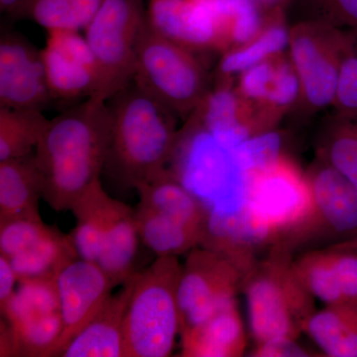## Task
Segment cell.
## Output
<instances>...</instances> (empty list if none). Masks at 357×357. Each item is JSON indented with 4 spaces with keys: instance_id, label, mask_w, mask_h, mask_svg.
<instances>
[{
    "instance_id": "1",
    "label": "cell",
    "mask_w": 357,
    "mask_h": 357,
    "mask_svg": "<svg viewBox=\"0 0 357 357\" xmlns=\"http://www.w3.org/2000/svg\"><path fill=\"white\" fill-rule=\"evenodd\" d=\"M112 132L107 102L89 98L49 121L35 149L43 199L56 211L72 210L103 171Z\"/></svg>"
},
{
    "instance_id": "2",
    "label": "cell",
    "mask_w": 357,
    "mask_h": 357,
    "mask_svg": "<svg viewBox=\"0 0 357 357\" xmlns=\"http://www.w3.org/2000/svg\"><path fill=\"white\" fill-rule=\"evenodd\" d=\"M107 105L112 132L103 171L123 188L140 189L166 171L175 154L177 115L133 81Z\"/></svg>"
},
{
    "instance_id": "3",
    "label": "cell",
    "mask_w": 357,
    "mask_h": 357,
    "mask_svg": "<svg viewBox=\"0 0 357 357\" xmlns=\"http://www.w3.org/2000/svg\"><path fill=\"white\" fill-rule=\"evenodd\" d=\"M182 265L176 256H158L134 275L124 319L126 357H167L180 335L178 286Z\"/></svg>"
},
{
    "instance_id": "4",
    "label": "cell",
    "mask_w": 357,
    "mask_h": 357,
    "mask_svg": "<svg viewBox=\"0 0 357 357\" xmlns=\"http://www.w3.org/2000/svg\"><path fill=\"white\" fill-rule=\"evenodd\" d=\"M145 22L136 46L133 82L174 114L189 117L211 91L201 60Z\"/></svg>"
},
{
    "instance_id": "5",
    "label": "cell",
    "mask_w": 357,
    "mask_h": 357,
    "mask_svg": "<svg viewBox=\"0 0 357 357\" xmlns=\"http://www.w3.org/2000/svg\"><path fill=\"white\" fill-rule=\"evenodd\" d=\"M146 21L143 0H102L84 30L100 75L93 98L107 102L133 81L136 46Z\"/></svg>"
},
{
    "instance_id": "6",
    "label": "cell",
    "mask_w": 357,
    "mask_h": 357,
    "mask_svg": "<svg viewBox=\"0 0 357 357\" xmlns=\"http://www.w3.org/2000/svg\"><path fill=\"white\" fill-rule=\"evenodd\" d=\"M347 29L307 20L290 28L288 55L299 79L296 109L304 115L333 107Z\"/></svg>"
},
{
    "instance_id": "7",
    "label": "cell",
    "mask_w": 357,
    "mask_h": 357,
    "mask_svg": "<svg viewBox=\"0 0 357 357\" xmlns=\"http://www.w3.org/2000/svg\"><path fill=\"white\" fill-rule=\"evenodd\" d=\"M311 298L292 266L267 265L249 277L246 287L249 324L257 344L278 337H297L311 316Z\"/></svg>"
},
{
    "instance_id": "8",
    "label": "cell",
    "mask_w": 357,
    "mask_h": 357,
    "mask_svg": "<svg viewBox=\"0 0 357 357\" xmlns=\"http://www.w3.org/2000/svg\"><path fill=\"white\" fill-rule=\"evenodd\" d=\"M198 198L208 217L243 210L248 204V174L241 168L234 151L218 142L206 129L192 135L185 150L183 180H178Z\"/></svg>"
},
{
    "instance_id": "9",
    "label": "cell",
    "mask_w": 357,
    "mask_h": 357,
    "mask_svg": "<svg viewBox=\"0 0 357 357\" xmlns=\"http://www.w3.org/2000/svg\"><path fill=\"white\" fill-rule=\"evenodd\" d=\"M245 269L230 256L195 249L182 267L178 286L180 335L236 301Z\"/></svg>"
},
{
    "instance_id": "10",
    "label": "cell",
    "mask_w": 357,
    "mask_h": 357,
    "mask_svg": "<svg viewBox=\"0 0 357 357\" xmlns=\"http://www.w3.org/2000/svg\"><path fill=\"white\" fill-rule=\"evenodd\" d=\"M248 204L272 237L299 227L314 215L309 180L285 156L249 175Z\"/></svg>"
},
{
    "instance_id": "11",
    "label": "cell",
    "mask_w": 357,
    "mask_h": 357,
    "mask_svg": "<svg viewBox=\"0 0 357 357\" xmlns=\"http://www.w3.org/2000/svg\"><path fill=\"white\" fill-rule=\"evenodd\" d=\"M234 86L252 110L261 132L276 128L300 100L299 79L285 52L244 70Z\"/></svg>"
},
{
    "instance_id": "12",
    "label": "cell",
    "mask_w": 357,
    "mask_h": 357,
    "mask_svg": "<svg viewBox=\"0 0 357 357\" xmlns=\"http://www.w3.org/2000/svg\"><path fill=\"white\" fill-rule=\"evenodd\" d=\"M63 333L52 356H59L77 333L95 318L116 287L96 262L77 257L56 276Z\"/></svg>"
},
{
    "instance_id": "13",
    "label": "cell",
    "mask_w": 357,
    "mask_h": 357,
    "mask_svg": "<svg viewBox=\"0 0 357 357\" xmlns=\"http://www.w3.org/2000/svg\"><path fill=\"white\" fill-rule=\"evenodd\" d=\"M53 100L41 50L20 33L2 32L0 107L43 112Z\"/></svg>"
},
{
    "instance_id": "14",
    "label": "cell",
    "mask_w": 357,
    "mask_h": 357,
    "mask_svg": "<svg viewBox=\"0 0 357 357\" xmlns=\"http://www.w3.org/2000/svg\"><path fill=\"white\" fill-rule=\"evenodd\" d=\"M41 54L54 100L73 102L96 95L98 68L84 35L77 31H49Z\"/></svg>"
},
{
    "instance_id": "15",
    "label": "cell",
    "mask_w": 357,
    "mask_h": 357,
    "mask_svg": "<svg viewBox=\"0 0 357 357\" xmlns=\"http://www.w3.org/2000/svg\"><path fill=\"white\" fill-rule=\"evenodd\" d=\"M314 213L331 234L345 241L357 238V185L321 159L307 176Z\"/></svg>"
},
{
    "instance_id": "16",
    "label": "cell",
    "mask_w": 357,
    "mask_h": 357,
    "mask_svg": "<svg viewBox=\"0 0 357 357\" xmlns=\"http://www.w3.org/2000/svg\"><path fill=\"white\" fill-rule=\"evenodd\" d=\"M134 275L112 295L105 306L82 332L67 344L59 356L126 357L124 319L132 294Z\"/></svg>"
},
{
    "instance_id": "17",
    "label": "cell",
    "mask_w": 357,
    "mask_h": 357,
    "mask_svg": "<svg viewBox=\"0 0 357 357\" xmlns=\"http://www.w3.org/2000/svg\"><path fill=\"white\" fill-rule=\"evenodd\" d=\"M150 24L168 38L197 52H218L210 15L201 0H149Z\"/></svg>"
},
{
    "instance_id": "18",
    "label": "cell",
    "mask_w": 357,
    "mask_h": 357,
    "mask_svg": "<svg viewBox=\"0 0 357 357\" xmlns=\"http://www.w3.org/2000/svg\"><path fill=\"white\" fill-rule=\"evenodd\" d=\"M43 198L34 152L0 161V223L15 220H42L39 201Z\"/></svg>"
},
{
    "instance_id": "19",
    "label": "cell",
    "mask_w": 357,
    "mask_h": 357,
    "mask_svg": "<svg viewBox=\"0 0 357 357\" xmlns=\"http://www.w3.org/2000/svg\"><path fill=\"white\" fill-rule=\"evenodd\" d=\"M185 357L243 356L246 340L236 302L222 307L199 325L181 333Z\"/></svg>"
},
{
    "instance_id": "20",
    "label": "cell",
    "mask_w": 357,
    "mask_h": 357,
    "mask_svg": "<svg viewBox=\"0 0 357 357\" xmlns=\"http://www.w3.org/2000/svg\"><path fill=\"white\" fill-rule=\"evenodd\" d=\"M137 191L140 196L139 206L199 232L204 238L208 211L170 170L167 169Z\"/></svg>"
},
{
    "instance_id": "21",
    "label": "cell",
    "mask_w": 357,
    "mask_h": 357,
    "mask_svg": "<svg viewBox=\"0 0 357 357\" xmlns=\"http://www.w3.org/2000/svg\"><path fill=\"white\" fill-rule=\"evenodd\" d=\"M139 238L135 210L115 199L96 261L115 286L122 285L135 273L133 264Z\"/></svg>"
},
{
    "instance_id": "22",
    "label": "cell",
    "mask_w": 357,
    "mask_h": 357,
    "mask_svg": "<svg viewBox=\"0 0 357 357\" xmlns=\"http://www.w3.org/2000/svg\"><path fill=\"white\" fill-rule=\"evenodd\" d=\"M290 28L285 11L270 14L261 31L248 42L222 54L218 81H234L241 73L288 50Z\"/></svg>"
},
{
    "instance_id": "23",
    "label": "cell",
    "mask_w": 357,
    "mask_h": 357,
    "mask_svg": "<svg viewBox=\"0 0 357 357\" xmlns=\"http://www.w3.org/2000/svg\"><path fill=\"white\" fill-rule=\"evenodd\" d=\"M210 15L220 53L241 46L255 37L267 16L253 0H201Z\"/></svg>"
},
{
    "instance_id": "24",
    "label": "cell",
    "mask_w": 357,
    "mask_h": 357,
    "mask_svg": "<svg viewBox=\"0 0 357 357\" xmlns=\"http://www.w3.org/2000/svg\"><path fill=\"white\" fill-rule=\"evenodd\" d=\"M115 199L103 190L100 178L73 206L77 225L70 236L79 257L98 261Z\"/></svg>"
},
{
    "instance_id": "25",
    "label": "cell",
    "mask_w": 357,
    "mask_h": 357,
    "mask_svg": "<svg viewBox=\"0 0 357 357\" xmlns=\"http://www.w3.org/2000/svg\"><path fill=\"white\" fill-rule=\"evenodd\" d=\"M79 257L70 234L56 227L30 243L13 257V265L18 282L30 279L55 278L58 272L75 258Z\"/></svg>"
},
{
    "instance_id": "26",
    "label": "cell",
    "mask_w": 357,
    "mask_h": 357,
    "mask_svg": "<svg viewBox=\"0 0 357 357\" xmlns=\"http://www.w3.org/2000/svg\"><path fill=\"white\" fill-rule=\"evenodd\" d=\"M304 330L326 356L357 357V305L328 306L312 314Z\"/></svg>"
},
{
    "instance_id": "27",
    "label": "cell",
    "mask_w": 357,
    "mask_h": 357,
    "mask_svg": "<svg viewBox=\"0 0 357 357\" xmlns=\"http://www.w3.org/2000/svg\"><path fill=\"white\" fill-rule=\"evenodd\" d=\"M102 0H24L9 14L11 20H30L49 31H82Z\"/></svg>"
},
{
    "instance_id": "28",
    "label": "cell",
    "mask_w": 357,
    "mask_h": 357,
    "mask_svg": "<svg viewBox=\"0 0 357 357\" xmlns=\"http://www.w3.org/2000/svg\"><path fill=\"white\" fill-rule=\"evenodd\" d=\"M49 121L42 110L0 107V161L33 153Z\"/></svg>"
},
{
    "instance_id": "29",
    "label": "cell",
    "mask_w": 357,
    "mask_h": 357,
    "mask_svg": "<svg viewBox=\"0 0 357 357\" xmlns=\"http://www.w3.org/2000/svg\"><path fill=\"white\" fill-rule=\"evenodd\" d=\"M138 231L143 243L157 256H177L190 250L204 237L156 211L141 206L135 210Z\"/></svg>"
},
{
    "instance_id": "30",
    "label": "cell",
    "mask_w": 357,
    "mask_h": 357,
    "mask_svg": "<svg viewBox=\"0 0 357 357\" xmlns=\"http://www.w3.org/2000/svg\"><path fill=\"white\" fill-rule=\"evenodd\" d=\"M292 267L303 287L312 298L321 301L326 306L347 304L338 281L333 250L307 255Z\"/></svg>"
},
{
    "instance_id": "31",
    "label": "cell",
    "mask_w": 357,
    "mask_h": 357,
    "mask_svg": "<svg viewBox=\"0 0 357 357\" xmlns=\"http://www.w3.org/2000/svg\"><path fill=\"white\" fill-rule=\"evenodd\" d=\"M321 159L357 185V119L333 116L326 128Z\"/></svg>"
},
{
    "instance_id": "32",
    "label": "cell",
    "mask_w": 357,
    "mask_h": 357,
    "mask_svg": "<svg viewBox=\"0 0 357 357\" xmlns=\"http://www.w3.org/2000/svg\"><path fill=\"white\" fill-rule=\"evenodd\" d=\"M333 107L337 119H357V30L347 29Z\"/></svg>"
},
{
    "instance_id": "33",
    "label": "cell",
    "mask_w": 357,
    "mask_h": 357,
    "mask_svg": "<svg viewBox=\"0 0 357 357\" xmlns=\"http://www.w3.org/2000/svg\"><path fill=\"white\" fill-rule=\"evenodd\" d=\"M232 151L249 176L264 170L284 156L283 137L273 129L248 138Z\"/></svg>"
},
{
    "instance_id": "34",
    "label": "cell",
    "mask_w": 357,
    "mask_h": 357,
    "mask_svg": "<svg viewBox=\"0 0 357 357\" xmlns=\"http://www.w3.org/2000/svg\"><path fill=\"white\" fill-rule=\"evenodd\" d=\"M51 227L43 220H15L0 223V255L13 257L30 243L48 234Z\"/></svg>"
},
{
    "instance_id": "35",
    "label": "cell",
    "mask_w": 357,
    "mask_h": 357,
    "mask_svg": "<svg viewBox=\"0 0 357 357\" xmlns=\"http://www.w3.org/2000/svg\"><path fill=\"white\" fill-rule=\"evenodd\" d=\"M311 18L342 29L357 30V0H294Z\"/></svg>"
},
{
    "instance_id": "36",
    "label": "cell",
    "mask_w": 357,
    "mask_h": 357,
    "mask_svg": "<svg viewBox=\"0 0 357 357\" xmlns=\"http://www.w3.org/2000/svg\"><path fill=\"white\" fill-rule=\"evenodd\" d=\"M253 356L259 357L307 356V351L296 342L295 338L278 337L257 344Z\"/></svg>"
},
{
    "instance_id": "37",
    "label": "cell",
    "mask_w": 357,
    "mask_h": 357,
    "mask_svg": "<svg viewBox=\"0 0 357 357\" xmlns=\"http://www.w3.org/2000/svg\"><path fill=\"white\" fill-rule=\"evenodd\" d=\"M17 276L6 256L0 255V310H3L15 293Z\"/></svg>"
},
{
    "instance_id": "38",
    "label": "cell",
    "mask_w": 357,
    "mask_h": 357,
    "mask_svg": "<svg viewBox=\"0 0 357 357\" xmlns=\"http://www.w3.org/2000/svg\"><path fill=\"white\" fill-rule=\"evenodd\" d=\"M253 1L266 16L279 11H285L288 6L294 3V0H253Z\"/></svg>"
},
{
    "instance_id": "39",
    "label": "cell",
    "mask_w": 357,
    "mask_h": 357,
    "mask_svg": "<svg viewBox=\"0 0 357 357\" xmlns=\"http://www.w3.org/2000/svg\"><path fill=\"white\" fill-rule=\"evenodd\" d=\"M24 0H0V9L1 13L10 14L14 9L17 8Z\"/></svg>"
}]
</instances>
